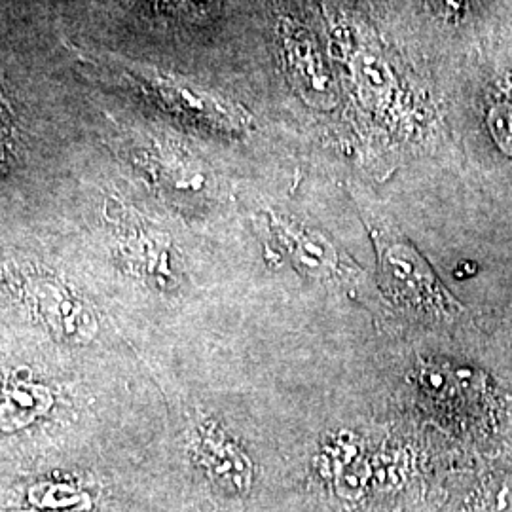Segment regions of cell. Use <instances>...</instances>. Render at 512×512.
<instances>
[{
  "label": "cell",
  "instance_id": "obj_2",
  "mask_svg": "<svg viewBox=\"0 0 512 512\" xmlns=\"http://www.w3.org/2000/svg\"><path fill=\"white\" fill-rule=\"evenodd\" d=\"M287 44L289 54L293 57L294 71L298 74L302 86L308 92L315 93V97L319 99L329 97V93L332 92L329 73H325V67L310 38L293 31L287 38Z\"/></svg>",
  "mask_w": 512,
  "mask_h": 512
},
{
  "label": "cell",
  "instance_id": "obj_3",
  "mask_svg": "<svg viewBox=\"0 0 512 512\" xmlns=\"http://www.w3.org/2000/svg\"><path fill=\"white\" fill-rule=\"evenodd\" d=\"M482 503L488 512H512V482L490 488Z\"/></svg>",
  "mask_w": 512,
  "mask_h": 512
},
{
  "label": "cell",
  "instance_id": "obj_1",
  "mask_svg": "<svg viewBox=\"0 0 512 512\" xmlns=\"http://www.w3.org/2000/svg\"><path fill=\"white\" fill-rule=\"evenodd\" d=\"M384 275L389 287L414 308L427 311L439 319H454L461 313V304L440 285L421 256L406 245L385 247Z\"/></svg>",
  "mask_w": 512,
  "mask_h": 512
},
{
  "label": "cell",
  "instance_id": "obj_4",
  "mask_svg": "<svg viewBox=\"0 0 512 512\" xmlns=\"http://www.w3.org/2000/svg\"><path fill=\"white\" fill-rule=\"evenodd\" d=\"M459 2H461V0H444V4H446V6H450V8H456Z\"/></svg>",
  "mask_w": 512,
  "mask_h": 512
}]
</instances>
